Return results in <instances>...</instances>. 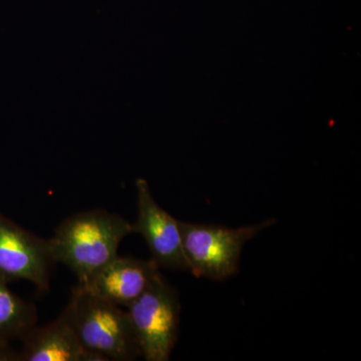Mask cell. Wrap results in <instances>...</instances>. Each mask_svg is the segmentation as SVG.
I'll return each instance as SVG.
<instances>
[{"mask_svg": "<svg viewBox=\"0 0 361 361\" xmlns=\"http://www.w3.org/2000/svg\"><path fill=\"white\" fill-rule=\"evenodd\" d=\"M134 233V226L120 215L97 210L66 218L49 241L54 262L63 263L84 285L118 256L121 242Z\"/></svg>", "mask_w": 361, "mask_h": 361, "instance_id": "1", "label": "cell"}, {"mask_svg": "<svg viewBox=\"0 0 361 361\" xmlns=\"http://www.w3.org/2000/svg\"><path fill=\"white\" fill-rule=\"evenodd\" d=\"M73 326L85 350L104 360L130 361L141 356L127 311L75 286L70 302Z\"/></svg>", "mask_w": 361, "mask_h": 361, "instance_id": "2", "label": "cell"}, {"mask_svg": "<svg viewBox=\"0 0 361 361\" xmlns=\"http://www.w3.org/2000/svg\"><path fill=\"white\" fill-rule=\"evenodd\" d=\"M276 223L275 219L259 224L228 228L180 221L183 250L189 270L196 277L223 281L236 274L240 256L246 242Z\"/></svg>", "mask_w": 361, "mask_h": 361, "instance_id": "3", "label": "cell"}, {"mask_svg": "<svg viewBox=\"0 0 361 361\" xmlns=\"http://www.w3.org/2000/svg\"><path fill=\"white\" fill-rule=\"evenodd\" d=\"M180 311L179 294L161 274L128 306L130 325L145 360H170L179 334Z\"/></svg>", "mask_w": 361, "mask_h": 361, "instance_id": "4", "label": "cell"}, {"mask_svg": "<svg viewBox=\"0 0 361 361\" xmlns=\"http://www.w3.org/2000/svg\"><path fill=\"white\" fill-rule=\"evenodd\" d=\"M54 263L47 240L0 213V277L8 283L26 280L39 291H47Z\"/></svg>", "mask_w": 361, "mask_h": 361, "instance_id": "5", "label": "cell"}, {"mask_svg": "<svg viewBox=\"0 0 361 361\" xmlns=\"http://www.w3.org/2000/svg\"><path fill=\"white\" fill-rule=\"evenodd\" d=\"M137 218L134 233L146 240L152 259L159 267L189 270L183 250L180 221L175 219L154 200L148 183L137 180Z\"/></svg>", "mask_w": 361, "mask_h": 361, "instance_id": "6", "label": "cell"}, {"mask_svg": "<svg viewBox=\"0 0 361 361\" xmlns=\"http://www.w3.org/2000/svg\"><path fill=\"white\" fill-rule=\"evenodd\" d=\"M160 267L153 259L142 260L116 256L84 285L85 290L110 302L126 307L145 293L157 278Z\"/></svg>", "mask_w": 361, "mask_h": 361, "instance_id": "7", "label": "cell"}, {"mask_svg": "<svg viewBox=\"0 0 361 361\" xmlns=\"http://www.w3.org/2000/svg\"><path fill=\"white\" fill-rule=\"evenodd\" d=\"M20 361H106L85 350L73 326L70 306L54 322L35 326L23 339Z\"/></svg>", "mask_w": 361, "mask_h": 361, "instance_id": "8", "label": "cell"}, {"mask_svg": "<svg viewBox=\"0 0 361 361\" xmlns=\"http://www.w3.org/2000/svg\"><path fill=\"white\" fill-rule=\"evenodd\" d=\"M37 310L9 289L8 282L0 277V360H18L9 343L14 339L23 341L37 326Z\"/></svg>", "mask_w": 361, "mask_h": 361, "instance_id": "9", "label": "cell"}]
</instances>
